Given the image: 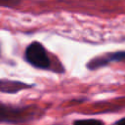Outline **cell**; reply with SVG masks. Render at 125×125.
<instances>
[{
  "label": "cell",
  "instance_id": "cell-2",
  "mask_svg": "<svg viewBox=\"0 0 125 125\" xmlns=\"http://www.w3.org/2000/svg\"><path fill=\"white\" fill-rule=\"evenodd\" d=\"M29 112L25 108L12 106L10 104L0 103V122L19 123L28 119Z\"/></svg>",
  "mask_w": 125,
  "mask_h": 125
},
{
  "label": "cell",
  "instance_id": "cell-6",
  "mask_svg": "<svg viewBox=\"0 0 125 125\" xmlns=\"http://www.w3.org/2000/svg\"><path fill=\"white\" fill-rule=\"evenodd\" d=\"M21 0H0V6L1 7H7L12 8L21 3Z\"/></svg>",
  "mask_w": 125,
  "mask_h": 125
},
{
  "label": "cell",
  "instance_id": "cell-1",
  "mask_svg": "<svg viewBox=\"0 0 125 125\" xmlns=\"http://www.w3.org/2000/svg\"><path fill=\"white\" fill-rule=\"evenodd\" d=\"M24 60L30 65L39 69H48L51 65V61L45 47L38 41L31 42L25 48Z\"/></svg>",
  "mask_w": 125,
  "mask_h": 125
},
{
  "label": "cell",
  "instance_id": "cell-5",
  "mask_svg": "<svg viewBox=\"0 0 125 125\" xmlns=\"http://www.w3.org/2000/svg\"><path fill=\"white\" fill-rule=\"evenodd\" d=\"M73 125H103V122L98 119H78L74 121Z\"/></svg>",
  "mask_w": 125,
  "mask_h": 125
},
{
  "label": "cell",
  "instance_id": "cell-3",
  "mask_svg": "<svg viewBox=\"0 0 125 125\" xmlns=\"http://www.w3.org/2000/svg\"><path fill=\"white\" fill-rule=\"evenodd\" d=\"M122 60H125V51H118V52L109 53L104 56L92 59L87 63V67L89 69H97L100 67H104L110 62H119Z\"/></svg>",
  "mask_w": 125,
  "mask_h": 125
},
{
  "label": "cell",
  "instance_id": "cell-8",
  "mask_svg": "<svg viewBox=\"0 0 125 125\" xmlns=\"http://www.w3.org/2000/svg\"><path fill=\"white\" fill-rule=\"evenodd\" d=\"M0 53H1V48H0Z\"/></svg>",
  "mask_w": 125,
  "mask_h": 125
},
{
  "label": "cell",
  "instance_id": "cell-4",
  "mask_svg": "<svg viewBox=\"0 0 125 125\" xmlns=\"http://www.w3.org/2000/svg\"><path fill=\"white\" fill-rule=\"evenodd\" d=\"M29 86L21 81H11V80H0V92L5 93H16L21 89L28 88Z\"/></svg>",
  "mask_w": 125,
  "mask_h": 125
},
{
  "label": "cell",
  "instance_id": "cell-7",
  "mask_svg": "<svg viewBox=\"0 0 125 125\" xmlns=\"http://www.w3.org/2000/svg\"><path fill=\"white\" fill-rule=\"evenodd\" d=\"M116 125H125V117L122 118V119H120L119 121H117Z\"/></svg>",
  "mask_w": 125,
  "mask_h": 125
}]
</instances>
